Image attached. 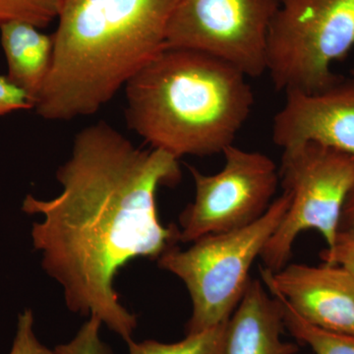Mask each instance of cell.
<instances>
[{"instance_id": "cell-1", "label": "cell", "mask_w": 354, "mask_h": 354, "mask_svg": "<svg viewBox=\"0 0 354 354\" xmlns=\"http://www.w3.org/2000/svg\"><path fill=\"white\" fill-rule=\"evenodd\" d=\"M57 178V197L23 201L24 213L44 216L32 228L43 269L64 288L70 311L99 317L130 342L137 317L120 304L114 279L131 261L158 260L180 242L176 223L158 218L156 200L160 186L180 181L178 160L141 150L101 121L76 135Z\"/></svg>"}, {"instance_id": "cell-4", "label": "cell", "mask_w": 354, "mask_h": 354, "mask_svg": "<svg viewBox=\"0 0 354 354\" xmlns=\"http://www.w3.org/2000/svg\"><path fill=\"white\" fill-rule=\"evenodd\" d=\"M290 197L272 201L251 225L223 234L206 235L186 250L174 247L157 260L160 269L181 279L192 301L186 335L197 334L227 322L248 285L249 272L285 218Z\"/></svg>"}, {"instance_id": "cell-8", "label": "cell", "mask_w": 354, "mask_h": 354, "mask_svg": "<svg viewBox=\"0 0 354 354\" xmlns=\"http://www.w3.org/2000/svg\"><path fill=\"white\" fill-rule=\"evenodd\" d=\"M223 153L225 165L215 174L189 167L195 198L179 215L183 243L247 227L259 220L274 201L279 174L271 158L234 145Z\"/></svg>"}, {"instance_id": "cell-7", "label": "cell", "mask_w": 354, "mask_h": 354, "mask_svg": "<svg viewBox=\"0 0 354 354\" xmlns=\"http://www.w3.org/2000/svg\"><path fill=\"white\" fill-rule=\"evenodd\" d=\"M279 0H180L167 48L207 53L248 78L267 72L268 36Z\"/></svg>"}, {"instance_id": "cell-17", "label": "cell", "mask_w": 354, "mask_h": 354, "mask_svg": "<svg viewBox=\"0 0 354 354\" xmlns=\"http://www.w3.org/2000/svg\"><path fill=\"white\" fill-rule=\"evenodd\" d=\"M34 314L31 309H26L18 316L17 329L9 354H55L53 349L46 348L34 330Z\"/></svg>"}, {"instance_id": "cell-10", "label": "cell", "mask_w": 354, "mask_h": 354, "mask_svg": "<svg viewBox=\"0 0 354 354\" xmlns=\"http://www.w3.org/2000/svg\"><path fill=\"white\" fill-rule=\"evenodd\" d=\"M271 293L320 329L354 335V278L339 266L286 265L278 272L260 270Z\"/></svg>"}, {"instance_id": "cell-2", "label": "cell", "mask_w": 354, "mask_h": 354, "mask_svg": "<svg viewBox=\"0 0 354 354\" xmlns=\"http://www.w3.org/2000/svg\"><path fill=\"white\" fill-rule=\"evenodd\" d=\"M179 1L62 0L37 113L62 121L97 113L167 48Z\"/></svg>"}, {"instance_id": "cell-18", "label": "cell", "mask_w": 354, "mask_h": 354, "mask_svg": "<svg viewBox=\"0 0 354 354\" xmlns=\"http://www.w3.org/2000/svg\"><path fill=\"white\" fill-rule=\"evenodd\" d=\"M320 256L326 264L339 266L354 278V230H339L334 245Z\"/></svg>"}, {"instance_id": "cell-20", "label": "cell", "mask_w": 354, "mask_h": 354, "mask_svg": "<svg viewBox=\"0 0 354 354\" xmlns=\"http://www.w3.org/2000/svg\"><path fill=\"white\" fill-rule=\"evenodd\" d=\"M339 230H354V188L342 209Z\"/></svg>"}, {"instance_id": "cell-15", "label": "cell", "mask_w": 354, "mask_h": 354, "mask_svg": "<svg viewBox=\"0 0 354 354\" xmlns=\"http://www.w3.org/2000/svg\"><path fill=\"white\" fill-rule=\"evenodd\" d=\"M62 0H0V24L23 21L39 29L58 17Z\"/></svg>"}, {"instance_id": "cell-12", "label": "cell", "mask_w": 354, "mask_h": 354, "mask_svg": "<svg viewBox=\"0 0 354 354\" xmlns=\"http://www.w3.org/2000/svg\"><path fill=\"white\" fill-rule=\"evenodd\" d=\"M0 36L8 65L7 78L36 102L50 74L53 37L23 21L2 23Z\"/></svg>"}, {"instance_id": "cell-9", "label": "cell", "mask_w": 354, "mask_h": 354, "mask_svg": "<svg viewBox=\"0 0 354 354\" xmlns=\"http://www.w3.org/2000/svg\"><path fill=\"white\" fill-rule=\"evenodd\" d=\"M286 94L272 122L276 145L286 150L316 144L354 157V81L318 92Z\"/></svg>"}, {"instance_id": "cell-19", "label": "cell", "mask_w": 354, "mask_h": 354, "mask_svg": "<svg viewBox=\"0 0 354 354\" xmlns=\"http://www.w3.org/2000/svg\"><path fill=\"white\" fill-rule=\"evenodd\" d=\"M34 108L35 102L27 93L14 85L7 76H0V116Z\"/></svg>"}, {"instance_id": "cell-16", "label": "cell", "mask_w": 354, "mask_h": 354, "mask_svg": "<svg viewBox=\"0 0 354 354\" xmlns=\"http://www.w3.org/2000/svg\"><path fill=\"white\" fill-rule=\"evenodd\" d=\"M102 323L99 317L91 315L75 337L55 346V354H114L113 349L101 339Z\"/></svg>"}, {"instance_id": "cell-13", "label": "cell", "mask_w": 354, "mask_h": 354, "mask_svg": "<svg viewBox=\"0 0 354 354\" xmlns=\"http://www.w3.org/2000/svg\"><path fill=\"white\" fill-rule=\"evenodd\" d=\"M271 295L281 302L285 327L295 339L310 346L314 353L354 354V335L320 329L298 315L285 298L277 293Z\"/></svg>"}, {"instance_id": "cell-5", "label": "cell", "mask_w": 354, "mask_h": 354, "mask_svg": "<svg viewBox=\"0 0 354 354\" xmlns=\"http://www.w3.org/2000/svg\"><path fill=\"white\" fill-rule=\"evenodd\" d=\"M354 50V0H279L268 36L267 72L286 93L339 82L333 65Z\"/></svg>"}, {"instance_id": "cell-11", "label": "cell", "mask_w": 354, "mask_h": 354, "mask_svg": "<svg viewBox=\"0 0 354 354\" xmlns=\"http://www.w3.org/2000/svg\"><path fill=\"white\" fill-rule=\"evenodd\" d=\"M283 308L258 279H250L227 323L225 354H295L297 344L281 339Z\"/></svg>"}, {"instance_id": "cell-6", "label": "cell", "mask_w": 354, "mask_h": 354, "mask_svg": "<svg viewBox=\"0 0 354 354\" xmlns=\"http://www.w3.org/2000/svg\"><path fill=\"white\" fill-rule=\"evenodd\" d=\"M279 174L290 203L261 253L265 268L272 272L288 265L293 243L305 230L320 232L327 248L334 245L342 209L354 188V157L304 144L283 150Z\"/></svg>"}, {"instance_id": "cell-14", "label": "cell", "mask_w": 354, "mask_h": 354, "mask_svg": "<svg viewBox=\"0 0 354 354\" xmlns=\"http://www.w3.org/2000/svg\"><path fill=\"white\" fill-rule=\"evenodd\" d=\"M227 322L197 334L186 335L183 341L164 344L153 339L127 342L129 354H225Z\"/></svg>"}, {"instance_id": "cell-3", "label": "cell", "mask_w": 354, "mask_h": 354, "mask_svg": "<svg viewBox=\"0 0 354 354\" xmlns=\"http://www.w3.org/2000/svg\"><path fill=\"white\" fill-rule=\"evenodd\" d=\"M247 78L207 53L165 48L125 85L128 125L177 160L223 153L252 111Z\"/></svg>"}]
</instances>
